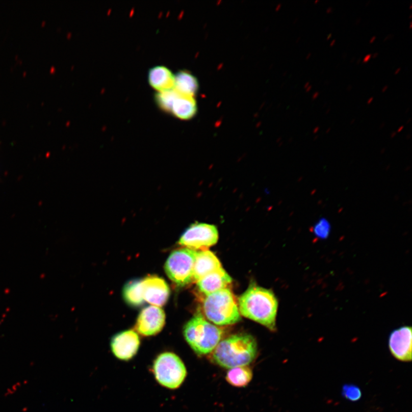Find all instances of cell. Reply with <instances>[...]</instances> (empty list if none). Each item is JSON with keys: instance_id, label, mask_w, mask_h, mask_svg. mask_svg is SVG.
I'll use <instances>...</instances> for the list:
<instances>
[{"instance_id": "cell-1", "label": "cell", "mask_w": 412, "mask_h": 412, "mask_svg": "<svg viewBox=\"0 0 412 412\" xmlns=\"http://www.w3.org/2000/svg\"><path fill=\"white\" fill-rule=\"evenodd\" d=\"M278 302L271 290L251 285L238 299L240 315L274 331Z\"/></svg>"}, {"instance_id": "cell-2", "label": "cell", "mask_w": 412, "mask_h": 412, "mask_svg": "<svg viewBox=\"0 0 412 412\" xmlns=\"http://www.w3.org/2000/svg\"><path fill=\"white\" fill-rule=\"evenodd\" d=\"M255 339L247 334H237L221 341L214 350L212 360L218 366L226 368L247 366L257 354Z\"/></svg>"}, {"instance_id": "cell-3", "label": "cell", "mask_w": 412, "mask_h": 412, "mask_svg": "<svg viewBox=\"0 0 412 412\" xmlns=\"http://www.w3.org/2000/svg\"><path fill=\"white\" fill-rule=\"evenodd\" d=\"M184 335L187 343L199 355L212 353L221 341L223 331L200 315L196 316L185 325Z\"/></svg>"}, {"instance_id": "cell-4", "label": "cell", "mask_w": 412, "mask_h": 412, "mask_svg": "<svg viewBox=\"0 0 412 412\" xmlns=\"http://www.w3.org/2000/svg\"><path fill=\"white\" fill-rule=\"evenodd\" d=\"M203 308L208 319L217 325H231L241 320L236 298L228 288L206 296Z\"/></svg>"}, {"instance_id": "cell-5", "label": "cell", "mask_w": 412, "mask_h": 412, "mask_svg": "<svg viewBox=\"0 0 412 412\" xmlns=\"http://www.w3.org/2000/svg\"><path fill=\"white\" fill-rule=\"evenodd\" d=\"M151 371L159 385L171 390L180 388L187 375L184 363L178 355L170 352L158 354L153 360Z\"/></svg>"}, {"instance_id": "cell-6", "label": "cell", "mask_w": 412, "mask_h": 412, "mask_svg": "<svg viewBox=\"0 0 412 412\" xmlns=\"http://www.w3.org/2000/svg\"><path fill=\"white\" fill-rule=\"evenodd\" d=\"M197 250L182 248L172 251L166 262V273L173 282L184 287L194 282V266Z\"/></svg>"}, {"instance_id": "cell-7", "label": "cell", "mask_w": 412, "mask_h": 412, "mask_svg": "<svg viewBox=\"0 0 412 412\" xmlns=\"http://www.w3.org/2000/svg\"><path fill=\"white\" fill-rule=\"evenodd\" d=\"M219 238L218 229L207 223H196L192 224L182 234L179 244L193 250H205L217 243Z\"/></svg>"}, {"instance_id": "cell-8", "label": "cell", "mask_w": 412, "mask_h": 412, "mask_svg": "<svg viewBox=\"0 0 412 412\" xmlns=\"http://www.w3.org/2000/svg\"><path fill=\"white\" fill-rule=\"evenodd\" d=\"M140 343V337L137 332L133 330L121 331L112 337L110 342L111 352L117 359L128 362L137 355Z\"/></svg>"}, {"instance_id": "cell-9", "label": "cell", "mask_w": 412, "mask_h": 412, "mask_svg": "<svg viewBox=\"0 0 412 412\" xmlns=\"http://www.w3.org/2000/svg\"><path fill=\"white\" fill-rule=\"evenodd\" d=\"M166 315L162 308L149 306L140 312L135 326L136 331L144 337H151L160 333L165 326Z\"/></svg>"}, {"instance_id": "cell-10", "label": "cell", "mask_w": 412, "mask_h": 412, "mask_svg": "<svg viewBox=\"0 0 412 412\" xmlns=\"http://www.w3.org/2000/svg\"><path fill=\"white\" fill-rule=\"evenodd\" d=\"M389 348L396 359L401 362L412 359V332L410 326H402L393 330L389 337Z\"/></svg>"}, {"instance_id": "cell-11", "label": "cell", "mask_w": 412, "mask_h": 412, "mask_svg": "<svg viewBox=\"0 0 412 412\" xmlns=\"http://www.w3.org/2000/svg\"><path fill=\"white\" fill-rule=\"evenodd\" d=\"M144 301L152 306L162 307L169 299L170 289L167 283L157 275H148L142 279Z\"/></svg>"}, {"instance_id": "cell-12", "label": "cell", "mask_w": 412, "mask_h": 412, "mask_svg": "<svg viewBox=\"0 0 412 412\" xmlns=\"http://www.w3.org/2000/svg\"><path fill=\"white\" fill-rule=\"evenodd\" d=\"M231 282L230 276L221 267L205 275L196 284L200 292L208 296L218 290L227 289Z\"/></svg>"}, {"instance_id": "cell-13", "label": "cell", "mask_w": 412, "mask_h": 412, "mask_svg": "<svg viewBox=\"0 0 412 412\" xmlns=\"http://www.w3.org/2000/svg\"><path fill=\"white\" fill-rule=\"evenodd\" d=\"M221 267V262L213 252L207 249L197 251L194 266V282H197L205 275Z\"/></svg>"}, {"instance_id": "cell-14", "label": "cell", "mask_w": 412, "mask_h": 412, "mask_svg": "<svg viewBox=\"0 0 412 412\" xmlns=\"http://www.w3.org/2000/svg\"><path fill=\"white\" fill-rule=\"evenodd\" d=\"M148 81L157 92L165 91L174 89L175 75L168 68L158 65L149 69Z\"/></svg>"}, {"instance_id": "cell-15", "label": "cell", "mask_w": 412, "mask_h": 412, "mask_svg": "<svg viewBox=\"0 0 412 412\" xmlns=\"http://www.w3.org/2000/svg\"><path fill=\"white\" fill-rule=\"evenodd\" d=\"M197 104L194 97L179 94L172 107L171 114L181 120H189L197 112Z\"/></svg>"}, {"instance_id": "cell-16", "label": "cell", "mask_w": 412, "mask_h": 412, "mask_svg": "<svg viewBox=\"0 0 412 412\" xmlns=\"http://www.w3.org/2000/svg\"><path fill=\"white\" fill-rule=\"evenodd\" d=\"M174 89L181 95L194 97L198 91L199 84L193 74L182 71L175 75Z\"/></svg>"}, {"instance_id": "cell-17", "label": "cell", "mask_w": 412, "mask_h": 412, "mask_svg": "<svg viewBox=\"0 0 412 412\" xmlns=\"http://www.w3.org/2000/svg\"><path fill=\"white\" fill-rule=\"evenodd\" d=\"M124 301L131 306L139 307L144 302L142 279H133L124 285L123 290Z\"/></svg>"}, {"instance_id": "cell-18", "label": "cell", "mask_w": 412, "mask_h": 412, "mask_svg": "<svg viewBox=\"0 0 412 412\" xmlns=\"http://www.w3.org/2000/svg\"><path fill=\"white\" fill-rule=\"evenodd\" d=\"M252 372L247 366L230 369L226 376V380L230 385L242 388L246 387L252 380Z\"/></svg>"}, {"instance_id": "cell-19", "label": "cell", "mask_w": 412, "mask_h": 412, "mask_svg": "<svg viewBox=\"0 0 412 412\" xmlns=\"http://www.w3.org/2000/svg\"><path fill=\"white\" fill-rule=\"evenodd\" d=\"M179 93L174 89L158 92L154 95V101L159 109L167 113H171L173 105Z\"/></svg>"}, {"instance_id": "cell-20", "label": "cell", "mask_w": 412, "mask_h": 412, "mask_svg": "<svg viewBox=\"0 0 412 412\" xmlns=\"http://www.w3.org/2000/svg\"><path fill=\"white\" fill-rule=\"evenodd\" d=\"M341 394L344 399L351 402H357L362 397V391L360 388L352 383L344 385L342 388Z\"/></svg>"}, {"instance_id": "cell-21", "label": "cell", "mask_w": 412, "mask_h": 412, "mask_svg": "<svg viewBox=\"0 0 412 412\" xmlns=\"http://www.w3.org/2000/svg\"><path fill=\"white\" fill-rule=\"evenodd\" d=\"M314 232L317 237L320 238H326L328 237L330 233V226L324 220H322L318 223L314 228Z\"/></svg>"}, {"instance_id": "cell-22", "label": "cell", "mask_w": 412, "mask_h": 412, "mask_svg": "<svg viewBox=\"0 0 412 412\" xmlns=\"http://www.w3.org/2000/svg\"><path fill=\"white\" fill-rule=\"evenodd\" d=\"M372 54H368L365 56L363 60L362 63L363 64L367 63L369 62L370 60L372 59Z\"/></svg>"}, {"instance_id": "cell-23", "label": "cell", "mask_w": 412, "mask_h": 412, "mask_svg": "<svg viewBox=\"0 0 412 412\" xmlns=\"http://www.w3.org/2000/svg\"><path fill=\"white\" fill-rule=\"evenodd\" d=\"M394 37H395V35L389 34L388 35H387L385 37L384 39H383V42H387V41H388L389 40H391L393 39V38H394Z\"/></svg>"}, {"instance_id": "cell-24", "label": "cell", "mask_w": 412, "mask_h": 412, "mask_svg": "<svg viewBox=\"0 0 412 412\" xmlns=\"http://www.w3.org/2000/svg\"><path fill=\"white\" fill-rule=\"evenodd\" d=\"M320 93L319 92H318V91L315 92V93H313V94L312 95V100H316L317 99V98L318 97V96H320Z\"/></svg>"}, {"instance_id": "cell-25", "label": "cell", "mask_w": 412, "mask_h": 412, "mask_svg": "<svg viewBox=\"0 0 412 412\" xmlns=\"http://www.w3.org/2000/svg\"><path fill=\"white\" fill-rule=\"evenodd\" d=\"M376 39H377V36H373L372 37V38H371V39H370V40H369V43H370V44H372V43H374V41H375Z\"/></svg>"}, {"instance_id": "cell-26", "label": "cell", "mask_w": 412, "mask_h": 412, "mask_svg": "<svg viewBox=\"0 0 412 412\" xmlns=\"http://www.w3.org/2000/svg\"><path fill=\"white\" fill-rule=\"evenodd\" d=\"M333 11V8L332 7H329L326 9V12L327 14H331Z\"/></svg>"}, {"instance_id": "cell-27", "label": "cell", "mask_w": 412, "mask_h": 412, "mask_svg": "<svg viewBox=\"0 0 412 412\" xmlns=\"http://www.w3.org/2000/svg\"><path fill=\"white\" fill-rule=\"evenodd\" d=\"M362 18H357V19L356 20V21H355V22H354V24H355V25H358L359 24H360V22H362Z\"/></svg>"}, {"instance_id": "cell-28", "label": "cell", "mask_w": 412, "mask_h": 412, "mask_svg": "<svg viewBox=\"0 0 412 412\" xmlns=\"http://www.w3.org/2000/svg\"><path fill=\"white\" fill-rule=\"evenodd\" d=\"M373 100H374V97H369V99H368L367 101V103L368 105H371Z\"/></svg>"}, {"instance_id": "cell-29", "label": "cell", "mask_w": 412, "mask_h": 412, "mask_svg": "<svg viewBox=\"0 0 412 412\" xmlns=\"http://www.w3.org/2000/svg\"><path fill=\"white\" fill-rule=\"evenodd\" d=\"M388 88H389V86L388 85H386L384 87H383L382 88L381 92L382 93H385L388 90Z\"/></svg>"}, {"instance_id": "cell-30", "label": "cell", "mask_w": 412, "mask_h": 412, "mask_svg": "<svg viewBox=\"0 0 412 412\" xmlns=\"http://www.w3.org/2000/svg\"><path fill=\"white\" fill-rule=\"evenodd\" d=\"M353 86L352 85H349L347 87H346V91L348 92H350L352 90Z\"/></svg>"}, {"instance_id": "cell-31", "label": "cell", "mask_w": 412, "mask_h": 412, "mask_svg": "<svg viewBox=\"0 0 412 412\" xmlns=\"http://www.w3.org/2000/svg\"><path fill=\"white\" fill-rule=\"evenodd\" d=\"M401 68H400V67L398 68L396 70L394 74H395V75H397V74H399L401 72Z\"/></svg>"}, {"instance_id": "cell-32", "label": "cell", "mask_w": 412, "mask_h": 412, "mask_svg": "<svg viewBox=\"0 0 412 412\" xmlns=\"http://www.w3.org/2000/svg\"><path fill=\"white\" fill-rule=\"evenodd\" d=\"M378 56H379V53H374V54H373L372 55V58L376 59L378 57Z\"/></svg>"}, {"instance_id": "cell-33", "label": "cell", "mask_w": 412, "mask_h": 412, "mask_svg": "<svg viewBox=\"0 0 412 412\" xmlns=\"http://www.w3.org/2000/svg\"><path fill=\"white\" fill-rule=\"evenodd\" d=\"M336 40L334 39L333 40H332L331 41V43H330V47H332V46H334V45L336 44Z\"/></svg>"}, {"instance_id": "cell-34", "label": "cell", "mask_w": 412, "mask_h": 412, "mask_svg": "<svg viewBox=\"0 0 412 412\" xmlns=\"http://www.w3.org/2000/svg\"><path fill=\"white\" fill-rule=\"evenodd\" d=\"M312 85L309 86H308V87H307V88L306 89V92H310V91L312 90Z\"/></svg>"}, {"instance_id": "cell-35", "label": "cell", "mask_w": 412, "mask_h": 412, "mask_svg": "<svg viewBox=\"0 0 412 412\" xmlns=\"http://www.w3.org/2000/svg\"><path fill=\"white\" fill-rule=\"evenodd\" d=\"M312 54L311 53H309L307 54L306 59V60L310 59L312 57Z\"/></svg>"}, {"instance_id": "cell-36", "label": "cell", "mask_w": 412, "mask_h": 412, "mask_svg": "<svg viewBox=\"0 0 412 412\" xmlns=\"http://www.w3.org/2000/svg\"><path fill=\"white\" fill-rule=\"evenodd\" d=\"M309 86H310V82H307L305 83V85H304V88L306 89Z\"/></svg>"}, {"instance_id": "cell-37", "label": "cell", "mask_w": 412, "mask_h": 412, "mask_svg": "<svg viewBox=\"0 0 412 412\" xmlns=\"http://www.w3.org/2000/svg\"><path fill=\"white\" fill-rule=\"evenodd\" d=\"M331 37H332V34H329L328 35H327V36L326 37V40H329L331 38Z\"/></svg>"}, {"instance_id": "cell-38", "label": "cell", "mask_w": 412, "mask_h": 412, "mask_svg": "<svg viewBox=\"0 0 412 412\" xmlns=\"http://www.w3.org/2000/svg\"><path fill=\"white\" fill-rule=\"evenodd\" d=\"M362 58H358V59H357V65H358V64H359L360 63H362Z\"/></svg>"}, {"instance_id": "cell-39", "label": "cell", "mask_w": 412, "mask_h": 412, "mask_svg": "<svg viewBox=\"0 0 412 412\" xmlns=\"http://www.w3.org/2000/svg\"><path fill=\"white\" fill-rule=\"evenodd\" d=\"M371 3H372V2H371V1H370V0H369V1H368V2L367 3H366V4H365V6H366V7H368V6H369V5H370V4H371Z\"/></svg>"}, {"instance_id": "cell-40", "label": "cell", "mask_w": 412, "mask_h": 412, "mask_svg": "<svg viewBox=\"0 0 412 412\" xmlns=\"http://www.w3.org/2000/svg\"><path fill=\"white\" fill-rule=\"evenodd\" d=\"M346 57H347V54H346V53H344V54H343V58L344 59H345Z\"/></svg>"}, {"instance_id": "cell-41", "label": "cell", "mask_w": 412, "mask_h": 412, "mask_svg": "<svg viewBox=\"0 0 412 412\" xmlns=\"http://www.w3.org/2000/svg\"><path fill=\"white\" fill-rule=\"evenodd\" d=\"M355 59H356V58H355V57L351 59L350 63H354Z\"/></svg>"}, {"instance_id": "cell-42", "label": "cell", "mask_w": 412, "mask_h": 412, "mask_svg": "<svg viewBox=\"0 0 412 412\" xmlns=\"http://www.w3.org/2000/svg\"><path fill=\"white\" fill-rule=\"evenodd\" d=\"M409 30L412 29V21H411L410 22L409 27Z\"/></svg>"}, {"instance_id": "cell-43", "label": "cell", "mask_w": 412, "mask_h": 412, "mask_svg": "<svg viewBox=\"0 0 412 412\" xmlns=\"http://www.w3.org/2000/svg\"><path fill=\"white\" fill-rule=\"evenodd\" d=\"M325 84H326V85H329V84H330V82L329 81H326V82H325Z\"/></svg>"}, {"instance_id": "cell-44", "label": "cell", "mask_w": 412, "mask_h": 412, "mask_svg": "<svg viewBox=\"0 0 412 412\" xmlns=\"http://www.w3.org/2000/svg\"><path fill=\"white\" fill-rule=\"evenodd\" d=\"M409 9H410V10H411V9H412V3L410 4Z\"/></svg>"}, {"instance_id": "cell-45", "label": "cell", "mask_w": 412, "mask_h": 412, "mask_svg": "<svg viewBox=\"0 0 412 412\" xmlns=\"http://www.w3.org/2000/svg\"><path fill=\"white\" fill-rule=\"evenodd\" d=\"M319 2H320V0H315V4H317L318 3H319Z\"/></svg>"}, {"instance_id": "cell-46", "label": "cell", "mask_w": 412, "mask_h": 412, "mask_svg": "<svg viewBox=\"0 0 412 412\" xmlns=\"http://www.w3.org/2000/svg\"><path fill=\"white\" fill-rule=\"evenodd\" d=\"M409 19H411V18H412V14L411 13L410 14V15L409 16Z\"/></svg>"}]
</instances>
